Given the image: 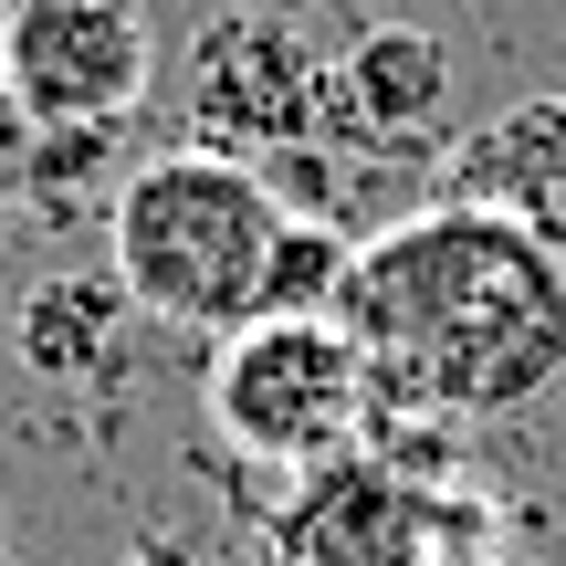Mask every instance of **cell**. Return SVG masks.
Wrapping results in <instances>:
<instances>
[{
	"mask_svg": "<svg viewBox=\"0 0 566 566\" xmlns=\"http://www.w3.org/2000/svg\"><path fill=\"white\" fill-rule=\"evenodd\" d=\"M273 556L283 566H462L483 556V504H462L451 483L441 493L409 483L378 451H336V462L283 472Z\"/></svg>",
	"mask_w": 566,
	"mask_h": 566,
	"instance_id": "obj_4",
	"label": "cell"
},
{
	"mask_svg": "<svg viewBox=\"0 0 566 566\" xmlns=\"http://www.w3.org/2000/svg\"><path fill=\"white\" fill-rule=\"evenodd\" d=\"M346 263H357V242H346L336 221H294V210H283L273 263H263V315H336Z\"/></svg>",
	"mask_w": 566,
	"mask_h": 566,
	"instance_id": "obj_10",
	"label": "cell"
},
{
	"mask_svg": "<svg viewBox=\"0 0 566 566\" xmlns=\"http://www.w3.org/2000/svg\"><path fill=\"white\" fill-rule=\"evenodd\" d=\"M116 566H179V556H168V546H137V556H116Z\"/></svg>",
	"mask_w": 566,
	"mask_h": 566,
	"instance_id": "obj_13",
	"label": "cell"
},
{
	"mask_svg": "<svg viewBox=\"0 0 566 566\" xmlns=\"http://www.w3.org/2000/svg\"><path fill=\"white\" fill-rule=\"evenodd\" d=\"M0 74L32 126H126L158 74V42L137 0H11Z\"/></svg>",
	"mask_w": 566,
	"mask_h": 566,
	"instance_id": "obj_6",
	"label": "cell"
},
{
	"mask_svg": "<svg viewBox=\"0 0 566 566\" xmlns=\"http://www.w3.org/2000/svg\"><path fill=\"white\" fill-rule=\"evenodd\" d=\"M126 325H137V294L116 273H42L11 304V357L42 388H95V378H116Z\"/></svg>",
	"mask_w": 566,
	"mask_h": 566,
	"instance_id": "obj_9",
	"label": "cell"
},
{
	"mask_svg": "<svg viewBox=\"0 0 566 566\" xmlns=\"http://www.w3.org/2000/svg\"><path fill=\"white\" fill-rule=\"evenodd\" d=\"M21 147H32V116H21L11 74H0V221H11V189H21Z\"/></svg>",
	"mask_w": 566,
	"mask_h": 566,
	"instance_id": "obj_12",
	"label": "cell"
},
{
	"mask_svg": "<svg viewBox=\"0 0 566 566\" xmlns=\"http://www.w3.org/2000/svg\"><path fill=\"white\" fill-rule=\"evenodd\" d=\"M336 325L367 357V409L514 420L566 378V252L514 210L430 200L357 242Z\"/></svg>",
	"mask_w": 566,
	"mask_h": 566,
	"instance_id": "obj_1",
	"label": "cell"
},
{
	"mask_svg": "<svg viewBox=\"0 0 566 566\" xmlns=\"http://www.w3.org/2000/svg\"><path fill=\"white\" fill-rule=\"evenodd\" d=\"M189 147H221L242 168H273L283 147H325V53L294 21L221 11L189 53Z\"/></svg>",
	"mask_w": 566,
	"mask_h": 566,
	"instance_id": "obj_5",
	"label": "cell"
},
{
	"mask_svg": "<svg viewBox=\"0 0 566 566\" xmlns=\"http://www.w3.org/2000/svg\"><path fill=\"white\" fill-rule=\"evenodd\" d=\"M451 116V53L420 21H367L325 63V147H420Z\"/></svg>",
	"mask_w": 566,
	"mask_h": 566,
	"instance_id": "obj_7",
	"label": "cell"
},
{
	"mask_svg": "<svg viewBox=\"0 0 566 566\" xmlns=\"http://www.w3.org/2000/svg\"><path fill=\"white\" fill-rule=\"evenodd\" d=\"M116 137L126 126H32V147H21V200L32 210H74L84 189H105ZM105 200H116V189H105Z\"/></svg>",
	"mask_w": 566,
	"mask_h": 566,
	"instance_id": "obj_11",
	"label": "cell"
},
{
	"mask_svg": "<svg viewBox=\"0 0 566 566\" xmlns=\"http://www.w3.org/2000/svg\"><path fill=\"white\" fill-rule=\"evenodd\" d=\"M441 200L514 210L546 242H566V95H514L504 116L462 126L441 147Z\"/></svg>",
	"mask_w": 566,
	"mask_h": 566,
	"instance_id": "obj_8",
	"label": "cell"
},
{
	"mask_svg": "<svg viewBox=\"0 0 566 566\" xmlns=\"http://www.w3.org/2000/svg\"><path fill=\"white\" fill-rule=\"evenodd\" d=\"M200 409L231 462H263V472L336 462L367 430V357L336 315H252L210 346Z\"/></svg>",
	"mask_w": 566,
	"mask_h": 566,
	"instance_id": "obj_3",
	"label": "cell"
},
{
	"mask_svg": "<svg viewBox=\"0 0 566 566\" xmlns=\"http://www.w3.org/2000/svg\"><path fill=\"white\" fill-rule=\"evenodd\" d=\"M273 231H283V200L263 168L221 158V147H168V158L126 168L105 200V273L137 294V315L231 336L263 315Z\"/></svg>",
	"mask_w": 566,
	"mask_h": 566,
	"instance_id": "obj_2",
	"label": "cell"
},
{
	"mask_svg": "<svg viewBox=\"0 0 566 566\" xmlns=\"http://www.w3.org/2000/svg\"><path fill=\"white\" fill-rule=\"evenodd\" d=\"M462 566H483V556H462Z\"/></svg>",
	"mask_w": 566,
	"mask_h": 566,
	"instance_id": "obj_14",
	"label": "cell"
}]
</instances>
